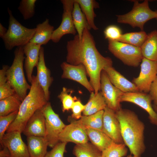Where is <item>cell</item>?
I'll list each match as a JSON object with an SVG mask.
<instances>
[{"label": "cell", "mask_w": 157, "mask_h": 157, "mask_svg": "<svg viewBox=\"0 0 157 157\" xmlns=\"http://www.w3.org/2000/svg\"><path fill=\"white\" fill-rule=\"evenodd\" d=\"M66 49V62L73 65L84 66L94 93H97L100 90L101 71L105 67L112 66L111 59L100 54L90 30L86 28L84 29L80 39L76 34L67 41Z\"/></svg>", "instance_id": "6da1fadb"}, {"label": "cell", "mask_w": 157, "mask_h": 157, "mask_svg": "<svg viewBox=\"0 0 157 157\" xmlns=\"http://www.w3.org/2000/svg\"><path fill=\"white\" fill-rule=\"evenodd\" d=\"M115 114L120 124L124 143L131 154L140 157L146 149L144 123L134 112L129 109L121 108Z\"/></svg>", "instance_id": "7a4b0ae2"}, {"label": "cell", "mask_w": 157, "mask_h": 157, "mask_svg": "<svg viewBox=\"0 0 157 157\" xmlns=\"http://www.w3.org/2000/svg\"><path fill=\"white\" fill-rule=\"evenodd\" d=\"M29 91L22 101L17 117L8 129L6 133L18 131L22 133L29 119L48 101L36 76L33 75Z\"/></svg>", "instance_id": "3957f363"}, {"label": "cell", "mask_w": 157, "mask_h": 157, "mask_svg": "<svg viewBox=\"0 0 157 157\" xmlns=\"http://www.w3.org/2000/svg\"><path fill=\"white\" fill-rule=\"evenodd\" d=\"M14 53L13 63L7 71V78L8 81L22 101L27 95L28 90L31 88V85L26 81L24 71L25 57L23 47L16 48Z\"/></svg>", "instance_id": "277c9868"}, {"label": "cell", "mask_w": 157, "mask_h": 157, "mask_svg": "<svg viewBox=\"0 0 157 157\" xmlns=\"http://www.w3.org/2000/svg\"><path fill=\"white\" fill-rule=\"evenodd\" d=\"M9 25L7 33L2 38L6 49L11 50L15 47H23L29 43L35 32V28H29L22 25L13 16L9 8Z\"/></svg>", "instance_id": "5b68a950"}, {"label": "cell", "mask_w": 157, "mask_h": 157, "mask_svg": "<svg viewBox=\"0 0 157 157\" xmlns=\"http://www.w3.org/2000/svg\"><path fill=\"white\" fill-rule=\"evenodd\" d=\"M132 1L134 3L132 9L126 14L116 15L117 22L129 24L134 28L138 27L143 31L146 22L157 17V12L150 9L148 0H145L142 3L137 0Z\"/></svg>", "instance_id": "8992f818"}, {"label": "cell", "mask_w": 157, "mask_h": 157, "mask_svg": "<svg viewBox=\"0 0 157 157\" xmlns=\"http://www.w3.org/2000/svg\"><path fill=\"white\" fill-rule=\"evenodd\" d=\"M108 41L109 50L125 65L133 67L139 66L143 58L140 47L118 41Z\"/></svg>", "instance_id": "52a82bcc"}, {"label": "cell", "mask_w": 157, "mask_h": 157, "mask_svg": "<svg viewBox=\"0 0 157 157\" xmlns=\"http://www.w3.org/2000/svg\"><path fill=\"white\" fill-rule=\"evenodd\" d=\"M45 120L46 134L45 138L48 146L53 148L60 142L59 135L66 125L52 109L49 101L41 109Z\"/></svg>", "instance_id": "ba28073f"}, {"label": "cell", "mask_w": 157, "mask_h": 157, "mask_svg": "<svg viewBox=\"0 0 157 157\" xmlns=\"http://www.w3.org/2000/svg\"><path fill=\"white\" fill-rule=\"evenodd\" d=\"M157 76V61L143 58L138 76L134 78L133 83L140 92L148 93L151 84Z\"/></svg>", "instance_id": "9c48e42d"}, {"label": "cell", "mask_w": 157, "mask_h": 157, "mask_svg": "<svg viewBox=\"0 0 157 157\" xmlns=\"http://www.w3.org/2000/svg\"><path fill=\"white\" fill-rule=\"evenodd\" d=\"M63 12L60 25L54 30L51 40L55 43L59 42L65 35L71 34L75 35L77 31L75 28L72 17L74 0H61Z\"/></svg>", "instance_id": "30bf717a"}, {"label": "cell", "mask_w": 157, "mask_h": 157, "mask_svg": "<svg viewBox=\"0 0 157 157\" xmlns=\"http://www.w3.org/2000/svg\"><path fill=\"white\" fill-rule=\"evenodd\" d=\"M100 91L108 108L115 112L122 108L121 99L124 93L111 83L103 70L101 75Z\"/></svg>", "instance_id": "8fae6325"}, {"label": "cell", "mask_w": 157, "mask_h": 157, "mask_svg": "<svg viewBox=\"0 0 157 157\" xmlns=\"http://www.w3.org/2000/svg\"><path fill=\"white\" fill-rule=\"evenodd\" d=\"M70 124L66 126L59 135L60 142H72L76 144L88 142L86 128L78 123L71 116L68 118Z\"/></svg>", "instance_id": "7c38bea8"}, {"label": "cell", "mask_w": 157, "mask_h": 157, "mask_svg": "<svg viewBox=\"0 0 157 157\" xmlns=\"http://www.w3.org/2000/svg\"><path fill=\"white\" fill-rule=\"evenodd\" d=\"M152 100L149 94L141 92L124 93L121 102H127L135 104L145 110L148 114L150 123L157 126V114L151 104Z\"/></svg>", "instance_id": "4fadbf2b"}, {"label": "cell", "mask_w": 157, "mask_h": 157, "mask_svg": "<svg viewBox=\"0 0 157 157\" xmlns=\"http://www.w3.org/2000/svg\"><path fill=\"white\" fill-rule=\"evenodd\" d=\"M21 133L18 131L6 133L3 136L1 147L8 149L10 157H30L27 145L23 141Z\"/></svg>", "instance_id": "5bb4252c"}, {"label": "cell", "mask_w": 157, "mask_h": 157, "mask_svg": "<svg viewBox=\"0 0 157 157\" xmlns=\"http://www.w3.org/2000/svg\"><path fill=\"white\" fill-rule=\"evenodd\" d=\"M102 131L114 142L124 143L120 124L116 116L115 112L107 106L104 110Z\"/></svg>", "instance_id": "9a60e30c"}, {"label": "cell", "mask_w": 157, "mask_h": 157, "mask_svg": "<svg viewBox=\"0 0 157 157\" xmlns=\"http://www.w3.org/2000/svg\"><path fill=\"white\" fill-rule=\"evenodd\" d=\"M60 66L63 71L62 78L75 81L83 86L90 93L94 92L93 88L87 79V71L83 65H73L64 62L61 63Z\"/></svg>", "instance_id": "2e32d148"}, {"label": "cell", "mask_w": 157, "mask_h": 157, "mask_svg": "<svg viewBox=\"0 0 157 157\" xmlns=\"http://www.w3.org/2000/svg\"><path fill=\"white\" fill-rule=\"evenodd\" d=\"M41 46L29 42L23 47L25 55L24 67L28 81L31 83L34 68L38 63Z\"/></svg>", "instance_id": "e0dca14e"}, {"label": "cell", "mask_w": 157, "mask_h": 157, "mask_svg": "<svg viewBox=\"0 0 157 157\" xmlns=\"http://www.w3.org/2000/svg\"><path fill=\"white\" fill-rule=\"evenodd\" d=\"M22 133L26 137L35 136L45 137V120L40 110H37L29 119Z\"/></svg>", "instance_id": "ac0fdd59"}, {"label": "cell", "mask_w": 157, "mask_h": 157, "mask_svg": "<svg viewBox=\"0 0 157 157\" xmlns=\"http://www.w3.org/2000/svg\"><path fill=\"white\" fill-rule=\"evenodd\" d=\"M36 67V76L38 81L43 90L47 100L49 101L50 94L49 89L53 81V78L51 76L50 70L45 65L44 49L42 47L40 49L39 60Z\"/></svg>", "instance_id": "d6986e66"}, {"label": "cell", "mask_w": 157, "mask_h": 157, "mask_svg": "<svg viewBox=\"0 0 157 157\" xmlns=\"http://www.w3.org/2000/svg\"><path fill=\"white\" fill-rule=\"evenodd\" d=\"M104 70L111 83L124 93L139 91L136 86L111 66L105 67Z\"/></svg>", "instance_id": "ffe728a7"}, {"label": "cell", "mask_w": 157, "mask_h": 157, "mask_svg": "<svg viewBox=\"0 0 157 157\" xmlns=\"http://www.w3.org/2000/svg\"><path fill=\"white\" fill-rule=\"evenodd\" d=\"M54 30V27L49 24V19H47L36 25L35 33L29 42L41 46L46 44L51 40Z\"/></svg>", "instance_id": "44dd1931"}, {"label": "cell", "mask_w": 157, "mask_h": 157, "mask_svg": "<svg viewBox=\"0 0 157 157\" xmlns=\"http://www.w3.org/2000/svg\"><path fill=\"white\" fill-rule=\"evenodd\" d=\"M27 147L30 157H44L47 151L48 144L44 137H27Z\"/></svg>", "instance_id": "7402d4cb"}, {"label": "cell", "mask_w": 157, "mask_h": 157, "mask_svg": "<svg viewBox=\"0 0 157 157\" xmlns=\"http://www.w3.org/2000/svg\"><path fill=\"white\" fill-rule=\"evenodd\" d=\"M86 131L91 143L101 152L110 146L113 142L102 131L86 128Z\"/></svg>", "instance_id": "603a6c76"}, {"label": "cell", "mask_w": 157, "mask_h": 157, "mask_svg": "<svg viewBox=\"0 0 157 157\" xmlns=\"http://www.w3.org/2000/svg\"><path fill=\"white\" fill-rule=\"evenodd\" d=\"M144 58L157 61V30L147 34V37L140 47Z\"/></svg>", "instance_id": "cb8c5ba5"}, {"label": "cell", "mask_w": 157, "mask_h": 157, "mask_svg": "<svg viewBox=\"0 0 157 157\" xmlns=\"http://www.w3.org/2000/svg\"><path fill=\"white\" fill-rule=\"evenodd\" d=\"M72 17L75 28L80 39L84 29L86 28L90 30L91 28L79 4L75 0H74Z\"/></svg>", "instance_id": "d4e9b609"}, {"label": "cell", "mask_w": 157, "mask_h": 157, "mask_svg": "<svg viewBox=\"0 0 157 157\" xmlns=\"http://www.w3.org/2000/svg\"><path fill=\"white\" fill-rule=\"evenodd\" d=\"M79 4L81 10L85 15L91 29L97 30L98 28L95 25L94 19L96 15L94 9L99 8L98 3L94 0H75Z\"/></svg>", "instance_id": "484cf974"}, {"label": "cell", "mask_w": 157, "mask_h": 157, "mask_svg": "<svg viewBox=\"0 0 157 157\" xmlns=\"http://www.w3.org/2000/svg\"><path fill=\"white\" fill-rule=\"evenodd\" d=\"M22 101L15 93L0 100V116H4L19 110Z\"/></svg>", "instance_id": "4316f807"}, {"label": "cell", "mask_w": 157, "mask_h": 157, "mask_svg": "<svg viewBox=\"0 0 157 157\" xmlns=\"http://www.w3.org/2000/svg\"><path fill=\"white\" fill-rule=\"evenodd\" d=\"M104 110L89 115H83L77 122L85 128H90L102 131Z\"/></svg>", "instance_id": "83f0119b"}, {"label": "cell", "mask_w": 157, "mask_h": 157, "mask_svg": "<svg viewBox=\"0 0 157 157\" xmlns=\"http://www.w3.org/2000/svg\"><path fill=\"white\" fill-rule=\"evenodd\" d=\"M73 154L76 157H101V152L91 143L76 144Z\"/></svg>", "instance_id": "f1b7e54d"}, {"label": "cell", "mask_w": 157, "mask_h": 157, "mask_svg": "<svg viewBox=\"0 0 157 157\" xmlns=\"http://www.w3.org/2000/svg\"><path fill=\"white\" fill-rule=\"evenodd\" d=\"M147 34L143 30L122 34L117 41L141 47L146 40Z\"/></svg>", "instance_id": "f546056e"}, {"label": "cell", "mask_w": 157, "mask_h": 157, "mask_svg": "<svg viewBox=\"0 0 157 157\" xmlns=\"http://www.w3.org/2000/svg\"><path fill=\"white\" fill-rule=\"evenodd\" d=\"M9 67L4 65L0 70V100L11 96L15 92L8 81L6 72Z\"/></svg>", "instance_id": "4dcf8cb0"}, {"label": "cell", "mask_w": 157, "mask_h": 157, "mask_svg": "<svg viewBox=\"0 0 157 157\" xmlns=\"http://www.w3.org/2000/svg\"><path fill=\"white\" fill-rule=\"evenodd\" d=\"M128 149L124 143L113 142L101 152V157H124L127 155Z\"/></svg>", "instance_id": "1f68e13d"}, {"label": "cell", "mask_w": 157, "mask_h": 157, "mask_svg": "<svg viewBox=\"0 0 157 157\" xmlns=\"http://www.w3.org/2000/svg\"><path fill=\"white\" fill-rule=\"evenodd\" d=\"M36 0H22L18 9L24 20L32 18L35 13V3Z\"/></svg>", "instance_id": "d6a6232c"}, {"label": "cell", "mask_w": 157, "mask_h": 157, "mask_svg": "<svg viewBox=\"0 0 157 157\" xmlns=\"http://www.w3.org/2000/svg\"><path fill=\"white\" fill-rule=\"evenodd\" d=\"M69 91V90L64 87L58 96L62 102V110L63 112L71 109L74 102L77 100L76 97H73L71 96L72 91L70 94H68Z\"/></svg>", "instance_id": "836d02e7"}, {"label": "cell", "mask_w": 157, "mask_h": 157, "mask_svg": "<svg viewBox=\"0 0 157 157\" xmlns=\"http://www.w3.org/2000/svg\"><path fill=\"white\" fill-rule=\"evenodd\" d=\"M18 110L4 116H0V143H1L5 132L10 124L15 119Z\"/></svg>", "instance_id": "e575fe53"}, {"label": "cell", "mask_w": 157, "mask_h": 157, "mask_svg": "<svg viewBox=\"0 0 157 157\" xmlns=\"http://www.w3.org/2000/svg\"><path fill=\"white\" fill-rule=\"evenodd\" d=\"M104 34L105 39L111 41H117L122 35L120 29L114 25L107 26L104 31Z\"/></svg>", "instance_id": "d590c367"}, {"label": "cell", "mask_w": 157, "mask_h": 157, "mask_svg": "<svg viewBox=\"0 0 157 157\" xmlns=\"http://www.w3.org/2000/svg\"><path fill=\"white\" fill-rule=\"evenodd\" d=\"M97 99L90 110L85 115H91L101 110H104L107 106L105 100L100 91L97 93Z\"/></svg>", "instance_id": "8d00e7d4"}, {"label": "cell", "mask_w": 157, "mask_h": 157, "mask_svg": "<svg viewBox=\"0 0 157 157\" xmlns=\"http://www.w3.org/2000/svg\"><path fill=\"white\" fill-rule=\"evenodd\" d=\"M67 143L60 142L50 151H47L44 157H64Z\"/></svg>", "instance_id": "74e56055"}, {"label": "cell", "mask_w": 157, "mask_h": 157, "mask_svg": "<svg viewBox=\"0 0 157 157\" xmlns=\"http://www.w3.org/2000/svg\"><path fill=\"white\" fill-rule=\"evenodd\" d=\"M84 108L85 105H83L80 100L77 99L74 102L72 107V113L71 116L74 119H79L82 116L81 113Z\"/></svg>", "instance_id": "f35d334b"}, {"label": "cell", "mask_w": 157, "mask_h": 157, "mask_svg": "<svg viewBox=\"0 0 157 157\" xmlns=\"http://www.w3.org/2000/svg\"><path fill=\"white\" fill-rule=\"evenodd\" d=\"M154 104L157 106V76L151 85L149 92Z\"/></svg>", "instance_id": "ab89813d"}, {"label": "cell", "mask_w": 157, "mask_h": 157, "mask_svg": "<svg viewBox=\"0 0 157 157\" xmlns=\"http://www.w3.org/2000/svg\"><path fill=\"white\" fill-rule=\"evenodd\" d=\"M3 149L0 151V157H10V153L8 148L3 146Z\"/></svg>", "instance_id": "60d3db41"}, {"label": "cell", "mask_w": 157, "mask_h": 157, "mask_svg": "<svg viewBox=\"0 0 157 157\" xmlns=\"http://www.w3.org/2000/svg\"><path fill=\"white\" fill-rule=\"evenodd\" d=\"M7 30L0 23V37L2 38L6 34Z\"/></svg>", "instance_id": "b9f144b4"}, {"label": "cell", "mask_w": 157, "mask_h": 157, "mask_svg": "<svg viewBox=\"0 0 157 157\" xmlns=\"http://www.w3.org/2000/svg\"><path fill=\"white\" fill-rule=\"evenodd\" d=\"M154 109L157 114V106L153 104L152 105Z\"/></svg>", "instance_id": "7bdbcfd3"}, {"label": "cell", "mask_w": 157, "mask_h": 157, "mask_svg": "<svg viewBox=\"0 0 157 157\" xmlns=\"http://www.w3.org/2000/svg\"><path fill=\"white\" fill-rule=\"evenodd\" d=\"M127 157H140L134 156L131 154V155H128L127 156Z\"/></svg>", "instance_id": "ee69618b"}, {"label": "cell", "mask_w": 157, "mask_h": 157, "mask_svg": "<svg viewBox=\"0 0 157 157\" xmlns=\"http://www.w3.org/2000/svg\"><path fill=\"white\" fill-rule=\"evenodd\" d=\"M156 12H157V10H156ZM156 19L157 20V17L156 18Z\"/></svg>", "instance_id": "f6af8a7d"}]
</instances>
